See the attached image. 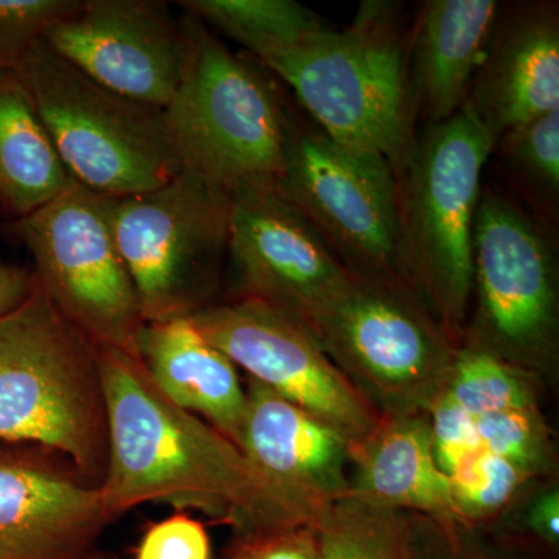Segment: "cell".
Wrapping results in <instances>:
<instances>
[{
    "label": "cell",
    "mask_w": 559,
    "mask_h": 559,
    "mask_svg": "<svg viewBox=\"0 0 559 559\" xmlns=\"http://www.w3.org/2000/svg\"><path fill=\"white\" fill-rule=\"evenodd\" d=\"M525 525L536 538L550 546H558L559 540V492L549 488L540 492L528 507Z\"/></svg>",
    "instance_id": "32"
},
{
    "label": "cell",
    "mask_w": 559,
    "mask_h": 559,
    "mask_svg": "<svg viewBox=\"0 0 559 559\" xmlns=\"http://www.w3.org/2000/svg\"><path fill=\"white\" fill-rule=\"evenodd\" d=\"M182 22L189 58L164 108L180 170L229 198L277 190L294 128L277 90L204 22L186 11Z\"/></svg>",
    "instance_id": "3"
},
{
    "label": "cell",
    "mask_w": 559,
    "mask_h": 559,
    "mask_svg": "<svg viewBox=\"0 0 559 559\" xmlns=\"http://www.w3.org/2000/svg\"><path fill=\"white\" fill-rule=\"evenodd\" d=\"M179 5L237 40L260 64L326 28L314 11L294 0H186Z\"/></svg>",
    "instance_id": "22"
},
{
    "label": "cell",
    "mask_w": 559,
    "mask_h": 559,
    "mask_svg": "<svg viewBox=\"0 0 559 559\" xmlns=\"http://www.w3.org/2000/svg\"><path fill=\"white\" fill-rule=\"evenodd\" d=\"M190 319L250 380L330 423L352 443L380 423V412L337 369L311 330L286 312L238 297L209 305Z\"/></svg>",
    "instance_id": "12"
},
{
    "label": "cell",
    "mask_w": 559,
    "mask_h": 559,
    "mask_svg": "<svg viewBox=\"0 0 559 559\" xmlns=\"http://www.w3.org/2000/svg\"><path fill=\"white\" fill-rule=\"evenodd\" d=\"M399 278L359 277L311 333L381 417L428 414L457 347Z\"/></svg>",
    "instance_id": "7"
},
{
    "label": "cell",
    "mask_w": 559,
    "mask_h": 559,
    "mask_svg": "<svg viewBox=\"0 0 559 559\" xmlns=\"http://www.w3.org/2000/svg\"><path fill=\"white\" fill-rule=\"evenodd\" d=\"M496 140L463 106L415 140L400 175L404 278L450 336L473 296V241L481 173Z\"/></svg>",
    "instance_id": "5"
},
{
    "label": "cell",
    "mask_w": 559,
    "mask_h": 559,
    "mask_svg": "<svg viewBox=\"0 0 559 559\" xmlns=\"http://www.w3.org/2000/svg\"><path fill=\"white\" fill-rule=\"evenodd\" d=\"M527 480V474L481 448L450 476L452 503L463 527L499 514Z\"/></svg>",
    "instance_id": "27"
},
{
    "label": "cell",
    "mask_w": 559,
    "mask_h": 559,
    "mask_svg": "<svg viewBox=\"0 0 559 559\" xmlns=\"http://www.w3.org/2000/svg\"><path fill=\"white\" fill-rule=\"evenodd\" d=\"M31 92L16 70L0 72V210L31 215L72 183Z\"/></svg>",
    "instance_id": "21"
},
{
    "label": "cell",
    "mask_w": 559,
    "mask_h": 559,
    "mask_svg": "<svg viewBox=\"0 0 559 559\" xmlns=\"http://www.w3.org/2000/svg\"><path fill=\"white\" fill-rule=\"evenodd\" d=\"M81 0H0V72L16 70L28 51Z\"/></svg>",
    "instance_id": "28"
},
{
    "label": "cell",
    "mask_w": 559,
    "mask_h": 559,
    "mask_svg": "<svg viewBox=\"0 0 559 559\" xmlns=\"http://www.w3.org/2000/svg\"><path fill=\"white\" fill-rule=\"evenodd\" d=\"M108 210L145 323L209 307L229 248V197L180 170L157 189L108 198Z\"/></svg>",
    "instance_id": "8"
},
{
    "label": "cell",
    "mask_w": 559,
    "mask_h": 559,
    "mask_svg": "<svg viewBox=\"0 0 559 559\" xmlns=\"http://www.w3.org/2000/svg\"><path fill=\"white\" fill-rule=\"evenodd\" d=\"M238 448L316 522L349 491L347 436L250 380Z\"/></svg>",
    "instance_id": "16"
},
{
    "label": "cell",
    "mask_w": 559,
    "mask_h": 559,
    "mask_svg": "<svg viewBox=\"0 0 559 559\" xmlns=\"http://www.w3.org/2000/svg\"><path fill=\"white\" fill-rule=\"evenodd\" d=\"M349 462L348 495L382 509L415 511L448 536L463 527L450 477L433 459L428 414L381 417L369 436L349 444Z\"/></svg>",
    "instance_id": "18"
},
{
    "label": "cell",
    "mask_w": 559,
    "mask_h": 559,
    "mask_svg": "<svg viewBox=\"0 0 559 559\" xmlns=\"http://www.w3.org/2000/svg\"><path fill=\"white\" fill-rule=\"evenodd\" d=\"M73 180L106 198L157 189L180 173L164 109L84 75L39 40L16 69Z\"/></svg>",
    "instance_id": "6"
},
{
    "label": "cell",
    "mask_w": 559,
    "mask_h": 559,
    "mask_svg": "<svg viewBox=\"0 0 559 559\" xmlns=\"http://www.w3.org/2000/svg\"><path fill=\"white\" fill-rule=\"evenodd\" d=\"M0 444L68 460L100 487L108 466V414L98 349L40 288L0 318Z\"/></svg>",
    "instance_id": "2"
},
{
    "label": "cell",
    "mask_w": 559,
    "mask_h": 559,
    "mask_svg": "<svg viewBox=\"0 0 559 559\" xmlns=\"http://www.w3.org/2000/svg\"><path fill=\"white\" fill-rule=\"evenodd\" d=\"M79 559H116L114 557H109V555H103V554H87L84 555V557H81Z\"/></svg>",
    "instance_id": "34"
},
{
    "label": "cell",
    "mask_w": 559,
    "mask_h": 559,
    "mask_svg": "<svg viewBox=\"0 0 559 559\" xmlns=\"http://www.w3.org/2000/svg\"><path fill=\"white\" fill-rule=\"evenodd\" d=\"M481 448L507 460L530 479L554 468V440L539 406L495 412L476 419Z\"/></svg>",
    "instance_id": "26"
},
{
    "label": "cell",
    "mask_w": 559,
    "mask_h": 559,
    "mask_svg": "<svg viewBox=\"0 0 559 559\" xmlns=\"http://www.w3.org/2000/svg\"><path fill=\"white\" fill-rule=\"evenodd\" d=\"M261 66L288 84L320 131L380 154L400 178L414 148L415 103L395 3L362 2L344 31L326 27Z\"/></svg>",
    "instance_id": "4"
},
{
    "label": "cell",
    "mask_w": 559,
    "mask_h": 559,
    "mask_svg": "<svg viewBox=\"0 0 559 559\" xmlns=\"http://www.w3.org/2000/svg\"><path fill=\"white\" fill-rule=\"evenodd\" d=\"M476 296L471 345L522 369L550 362L557 349V264L549 237L509 198L485 191L473 241Z\"/></svg>",
    "instance_id": "11"
},
{
    "label": "cell",
    "mask_w": 559,
    "mask_h": 559,
    "mask_svg": "<svg viewBox=\"0 0 559 559\" xmlns=\"http://www.w3.org/2000/svg\"><path fill=\"white\" fill-rule=\"evenodd\" d=\"M231 559H319L314 524L240 536Z\"/></svg>",
    "instance_id": "31"
},
{
    "label": "cell",
    "mask_w": 559,
    "mask_h": 559,
    "mask_svg": "<svg viewBox=\"0 0 559 559\" xmlns=\"http://www.w3.org/2000/svg\"><path fill=\"white\" fill-rule=\"evenodd\" d=\"M138 355L156 388L180 409L223 432L238 447L246 389L237 366L205 340L190 318L145 323Z\"/></svg>",
    "instance_id": "20"
},
{
    "label": "cell",
    "mask_w": 559,
    "mask_h": 559,
    "mask_svg": "<svg viewBox=\"0 0 559 559\" xmlns=\"http://www.w3.org/2000/svg\"><path fill=\"white\" fill-rule=\"evenodd\" d=\"M33 286V271L0 263V318L27 299Z\"/></svg>",
    "instance_id": "33"
},
{
    "label": "cell",
    "mask_w": 559,
    "mask_h": 559,
    "mask_svg": "<svg viewBox=\"0 0 559 559\" xmlns=\"http://www.w3.org/2000/svg\"><path fill=\"white\" fill-rule=\"evenodd\" d=\"M135 559H212V547L204 525L178 513L150 527Z\"/></svg>",
    "instance_id": "30"
},
{
    "label": "cell",
    "mask_w": 559,
    "mask_h": 559,
    "mask_svg": "<svg viewBox=\"0 0 559 559\" xmlns=\"http://www.w3.org/2000/svg\"><path fill=\"white\" fill-rule=\"evenodd\" d=\"M319 559H414V528L403 511L347 495L314 522Z\"/></svg>",
    "instance_id": "23"
},
{
    "label": "cell",
    "mask_w": 559,
    "mask_h": 559,
    "mask_svg": "<svg viewBox=\"0 0 559 559\" xmlns=\"http://www.w3.org/2000/svg\"><path fill=\"white\" fill-rule=\"evenodd\" d=\"M500 17L496 0H429L423 5L412 36L409 75L415 106L430 124L465 106Z\"/></svg>",
    "instance_id": "19"
},
{
    "label": "cell",
    "mask_w": 559,
    "mask_h": 559,
    "mask_svg": "<svg viewBox=\"0 0 559 559\" xmlns=\"http://www.w3.org/2000/svg\"><path fill=\"white\" fill-rule=\"evenodd\" d=\"M11 230L31 250L33 275L66 319L95 345L138 355L145 320L117 248L108 198L72 180L49 204L11 221Z\"/></svg>",
    "instance_id": "9"
},
{
    "label": "cell",
    "mask_w": 559,
    "mask_h": 559,
    "mask_svg": "<svg viewBox=\"0 0 559 559\" xmlns=\"http://www.w3.org/2000/svg\"><path fill=\"white\" fill-rule=\"evenodd\" d=\"M44 40L102 86L162 109L189 58L182 16L160 0H81Z\"/></svg>",
    "instance_id": "14"
},
{
    "label": "cell",
    "mask_w": 559,
    "mask_h": 559,
    "mask_svg": "<svg viewBox=\"0 0 559 559\" xmlns=\"http://www.w3.org/2000/svg\"><path fill=\"white\" fill-rule=\"evenodd\" d=\"M465 105L496 143L559 109L557 2L522 3L502 14Z\"/></svg>",
    "instance_id": "17"
},
{
    "label": "cell",
    "mask_w": 559,
    "mask_h": 559,
    "mask_svg": "<svg viewBox=\"0 0 559 559\" xmlns=\"http://www.w3.org/2000/svg\"><path fill=\"white\" fill-rule=\"evenodd\" d=\"M112 521L100 488L68 460L0 444V559H79Z\"/></svg>",
    "instance_id": "15"
},
{
    "label": "cell",
    "mask_w": 559,
    "mask_h": 559,
    "mask_svg": "<svg viewBox=\"0 0 559 559\" xmlns=\"http://www.w3.org/2000/svg\"><path fill=\"white\" fill-rule=\"evenodd\" d=\"M430 443L439 468L448 477L481 450L476 418L440 393L428 412Z\"/></svg>",
    "instance_id": "29"
},
{
    "label": "cell",
    "mask_w": 559,
    "mask_h": 559,
    "mask_svg": "<svg viewBox=\"0 0 559 559\" xmlns=\"http://www.w3.org/2000/svg\"><path fill=\"white\" fill-rule=\"evenodd\" d=\"M522 187L551 209L559 193V109L503 134L495 151Z\"/></svg>",
    "instance_id": "25"
},
{
    "label": "cell",
    "mask_w": 559,
    "mask_h": 559,
    "mask_svg": "<svg viewBox=\"0 0 559 559\" xmlns=\"http://www.w3.org/2000/svg\"><path fill=\"white\" fill-rule=\"evenodd\" d=\"M277 191L353 274L406 282L400 180L380 154L294 127Z\"/></svg>",
    "instance_id": "10"
},
{
    "label": "cell",
    "mask_w": 559,
    "mask_h": 559,
    "mask_svg": "<svg viewBox=\"0 0 559 559\" xmlns=\"http://www.w3.org/2000/svg\"><path fill=\"white\" fill-rule=\"evenodd\" d=\"M97 349L108 414V466L98 488L114 520L160 500L229 522L240 536L314 524L234 441L171 403L138 355Z\"/></svg>",
    "instance_id": "1"
},
{
    "label": "cell",
    "mask_w": 559,
    "mask_h": 559,
    "mask_svg": "<svg viewBox=\"0 0 559 559\" xmlns=\"http://www.w3.org/2000/svg\"><path fill=\"white\" fill-rule=\"evenodd\" d=\"M532 371L488 349L457 348L440 393L473 418L495 412L539 406Z\"/></svg>",
    "instance_id": "24"
},
{
    "label": "cell",
    "mask_w": 559,
    "mask_h": 559,
    "mask_svg": "<svg viewBox=\"0 0 559 559\" xmlns=\"http://www.w3.org/2000/svg\"><path fill=\"white\" fill-rule=\"evenodd\" d=\"M227 255L240 297L264 301L308 330L344 296L356 274L277 190L230 198Z\"/></svg>",
    "instance_id": "13"
}]
</instances>
